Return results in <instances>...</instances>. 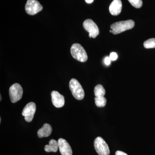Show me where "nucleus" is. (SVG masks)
<instances>
[{
    "label": "nucleus",
    "mask_w": 155,
    "mask_h": 155,
    "mask_svg": "<svg viewBox=\"0 0 155 155\" xmlns=\"http://www.w3.org/2000/svg\"><path fill=\"white\" fill-rule=\"evenodd\" d=\"M134 25V21L130 19L115 22L111 25L110 28L112 33L114 35H117L133 28Z\"/></svg>",
    "instance_id": "nucleus-1"
},
{
    "label": "nucleus",
    "mask_w": 155,
    "mask_h": 155,
    "mask_svg": "<svg viewBox=\"0 0 155 155\" xmlns=\"http://www.w3.org/2000/svg\"><path fill=\"white\" fill-rule=\"evenodd\" d=\"M71 54L74 59L81 62L87 61V54L83 47L79 44L75 43L72 45L70 50Z\"/></svg>",
    "instance_id": "nucleus-2"
},
{
    "label": "nucleus",
    "mask_w": 155,
    "mask_h": 155,
    "mask_svg": "<svg viewBox=\"0 0 155 155\" xmlns=\"http://www.w3.org/2000/svg\"><path fill=\"white\" fill-rule=\"evenodd\" d=\"M69 88L76 99L81 100L84 97V92L81 84L75 78H72L69 83Z\"/></svg>",
    "instance_id": "nucleus-3"
},
{
    "label": "nucleus",
    "mask_w": 155,
    "mask_h": 155,
    "mask_svg": "<svg viewBox=\"0 0 155 155\" xmlns=\"http://www.w3.org/2000/svg\"><path fill=\"white\" fill-rule=\"evenodd\" d=\"M95 149L99 155H109L110 150L109 146L104 139L98 137L94 141Z\"/></svg>",
    "instance_id": "nucleus-4"
},
{
    "label": "nucleus",
    "mask_w": 155,
    "mask_h": 155,
    "mask_svg": "<svg viewBox=\"0 0 155 155\" xmlns=\"http://www.w3.org/2000/svg\"><path fill=\"white\" fill-rule=\"evenodd\" d=\"M23 89L22 86L18 83H15L11 85L9 89V95L11 102H17L22 98Z\"/></svg>",
    "instance_id": "nucleus-5"
},
{
    "label": "nucleus",
    "mask_w": 155,
    "mask_h": 155,
    "mask_svg": "<svg viewBox=\"0 0 155 155\" xmlns=\"http://www.w3.org/2000/svg\"><path fill=\"white\" fill-rule=\"evenodd\" d=\"M83 27L89 32L90 38H95L99 34V30L96 24L91 19H86L83 22Z\"/></svg>",
    "instance_id": "nucleus-6"
},
{
    "label": "nucleus",
    "mask_w": 155,
    "mask_h": 155,
    "mask_svg": "<svg viewBox=\"0 0 155 155\" xmlns=\"http://www.w3.org/2000/svg\"><path fill=\"white\" fill-rule=\"evenodd\" d=\"M42 9V6L36 0H28L25 6V11L30 15H35Z\"/></svg>",
    "instance_id": "nucleus-7"
},
{
    "label": "nucleus",
    "mask_w": 155,
    "mask_h": 155,
    "mask_svg": "<svg viewBox=\"0 0 155 155\" xmlns=\"http://www.w3.org/2000/svg\"><path fill=\"white\" fill-rule=\"evenodd\" d=\"M36 110V106L35 103H28L23 109L22 115L24 116L25 120L26 122H31L33 120L34 116Z\"/></svg>",
    "instance_id": "nucleus-8"
},
{
    "label": "nucleus",
    "mask_w": 155,
    "mask_h": 155,
    "mask_svg": "<svg viewBox=\"0 0 155 155\" xmlns=\"http://www.w3.org/2000/svg\"><path fill=\"white\" fill-rule=\"evenodd\" d=\"M52 102L53 105L57 108H61L65 104L64 97L58 91H54L51 93Z\"/></svg>",
    "instance_id": "nucleus-9"
},
{
    "label": "nucleus",
    "mask_w": 155,
    "mask_h": 155,
    "mask_svg": "<svg viewBox=\"0 0 155 155\" xmlns=\"http://www.w3.org/2000/svg\"><path fill=\"white\" fill-rule=\"evenodd\" d=\"M58 146L60 153L62 155H72V151L69 143L66 140L63 138L59 139Z\"/></svg>",
    "instance_id": "nucleus-10"
},
{
    "label": "nucleus",
    "mask_w": 155,
    "mask_h": 155,
    "mask_svg": "<svg viewBox=\"0 0 155 155\" xmlns=\"http://www.w3.org/2000/svg\"><path fill=\"white\" fill-rule=\"evenodd\" d=\"M122 3L121 0H114L109 7V11L112 15L117 16L121 13Z\"/></svg>",
    "instance_id": "nucleus-11"
},
{
    "label": "nucleus",
    "mask_w": 155,
    "mask_h": 155,
    "mask_svg": "<svg viewBox=\"0 0 155 155\" xmlns=\"http://www.w3.org/2000/svg\"><path fill=\"white\" fill-rule=\"evenodd\" d=\"M52 131V128L51 125L48 123H45L38 131V136L39 138L48 137L51 135Z\"/></svg>",
    "instance_id": "nucleus-12"
},
{
    "label": "nucleus",
    "mask_w": 155,
    "mask_h": 155,
    "mask_svg": "<svg viewBox=\"0 0 155 155\" xmlns=\"http://www.w3.org/2000/svg\"><path fill=\"white\" fill-rule=\"evenodd\" d=\"M59 149L58 141L54 139L50 140L48 145L45 147V150L47 152H57Z\"/></svg>",
    "instance_id": "nucleus-13"
},
{
    "label": "nucleus",
    "mask_w": 155,
    "mask_h": 155,
    "mask_svg": "<svg viewBox=\"0 0 155 155\" xmlns=\"http://www.w3.org/2000/svg\"><path fill=\"white\" fill-rule=\"evenodd\" d=\"M94 93L95 97H104L106 94V91L102 85L99 84L94 87Z\"/></svg>",
    "instance_id": "nucleus-14"
},
{
    "label": "nucleus",
    "mask_w": 155,
    "mask_h": 155,
    "mask_svg": "<svg viewBox=\"0 0 155 155\" xmlns=\"http://www.w3.org/2000/svg\"><path fill=\"white\" fill-rule=\"evenodd\" d=\"M96 105L99 107H103L106 106L107 99L104 97H95L94 98Z\"/></svg>",
    "instance_id": "nucleus-15"
},
{
    "label": "nucleus",
    "mask_w": 155,
    "mask_h": 155,
    "mask_svg": "<svg viewBox=\"0 0 155 155\" xmlns=\"http://www.w3.org/2000/svg\"><path fill=\"white\" fill-rule=\"evenodd\" d=\"M143 46L147 49L155 48V38H150L146 41L143 43Z\"/></svg>",
    "instance_id": "nucleus-16"
},
{
    "label": "nucleus",
    "mask_w": 155,
    "mask_h": 155,
    "mask_svg": "<svg viewBox=\"0 0 155 155\" xmlns=\"http://www.w3.org/2000/svg\"><path fill=\"white\" fill-rule=\"evenodd\" d=\"M128 2L134 8H140L143 5L142 0H128Z\"/></svg>",
    "instance_id": "nucleus-17"
},
{
    "label": "nucleus",
    "mask_w": 155,
    "mask_h": 155,
    "mask_svg": "<svg viewBox=\"0 0 155 155\" xmlns=\"http://www.w3.org/2000/svg\"><path fill=\"white\" fill-rule=\"evenodd\" d=\"M110 58L111 61H115L117 60V58H118V55H117L116 53L112 52L110 54Z\"/></svg>",
    "instance_id": "nucleus-18"
},
{
    "label": "nucleus",
    "mask_w": 155,
    "mask_h": 155,
    "mask_svg": "<svg viewBox=\"0 0 155 155\" xmlns=\"http://www.w3.org/2000/svg\"><path fill=\"white\" fill-rule=\"evenodd\" d=\"M111 61V60L110 59V57H106V58H105L104 60L105 64L107 65H109L110 64Z\"/></svg>",
    "instance_id": "nucleus-19"
},
{
    "label": "nucleus",
    "mask_w": 155,
    "mask_h": 155,
    "mask_svg": "<svg viewBox=\"0 0 155 155\" xmlns=\"http://www.w3.org/2000/svg\"><path fill=\"white\" fill-rule=\"evenodd\" d=\"M115 155H128L126 153L121 151L118 150L116 151L115 153Z\"/></svg>",
    "instance_id": "nucleus-20"
},
{
    "label": "nucleus",
    "mask_w": 155,
    "mask_h": 155,
    "mask_svg": "<svg viewBox=\"0 0 155 155\" xmlns=\"http://www.w3.org/2000/svg\"><path fill=\"white\" fill-rule=\"evenodd\" d=\"M85 1L87 3L91 4V3H92L93 2L94 0H85Z\"/></svg>",
    "instance_id": "nucleus-21"
},
{
    "label": "nucleus",
    "mask_w": 155,
    "mask_h": 155,
    "mask_svg": "<svg viewBox=\"0 0 155 155\" xmlns=\"http://www.w3.org/2000/svg\"><path fill=\"white\" fill-rule=\"evenodd\" d=\"M0 98H1V99H0V101H2V96H0Z\"/></svg>",
    "instance_id": "nucleus-22"
},
{
    "label": "nucleus",
    "mask_w": 155,
    "mask_h": 155,
    "mask_svg": "<svg viewBox=\"0 0 155 155\" xmlns=\"http://www.w3.org/2000/svg\"><path fill=\"white\" fill-rule=\"evenodd\" d=\"M110 32H111V33H112V30H110Z\"/></svg>",
    "instance_id": "nucleus-23"
},
{
    "label": "nucleus",
    "mask_w": 155,
    "mask_h": 155,
    "mask_svg": "<svg viewBox=\"0 0 155 155\" xmlns=\"http://www.w3.org/2000/svg\"><path fill=\"white\" fill-rule=\"evenodd\" d=\"M1 118H0V122H1Z\"/></svg>",
    "instance_id": "nucleus-24"
}]
</instances>
